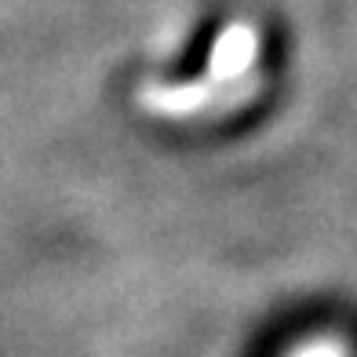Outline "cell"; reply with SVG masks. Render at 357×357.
I'll return each instance as SVG.
<instances>
[{"instance_id":"6da1fadb","label":"cell","mask_w":357,"mask_h":357,"mask_svg":"<svg viewBox=\"0 0 357 357\" xmlns=\"http://www.w3.org/2000/svg\"><path fill=\"white\" fill-rule=\"evenodd\" d=\"M255 55V33L248 26H230L215 44V73H241Z\"/></svg>"},{"instance_id":"7a4b0ae2","label":"cell","mask_w":357,"mask_h":357,"mask_svg":"<svg viewBox=\"0 0 357 357\" xmlns=\"http://www.w3.org/2000/svg\"><path fill=\"white\" fill-rule=\"evenodd\" d=\"M310 357H328V354H310Z\"/></svg>"}]
</instances>
